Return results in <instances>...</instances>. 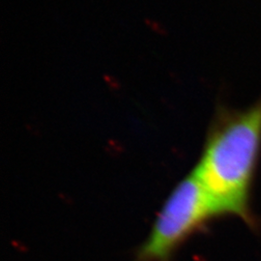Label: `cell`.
<instances>
[{
    "label": "cell",
    "mask_w": 261,
    "mask_h": 261,
    "mask_svg": "<svg viewBox=\"0 0 261 261\" xmlns=\"http://www.w3.org/2000/svg\"><path fill=\"white\" fill-rule=\"evenodd\" d=\"M260 155L261 97L246 110L217 112L193 172L218 217L254 224L251 197Z\"/></svg>",
    "instance_id": "cell-1"
},
{
    "label": "cell",
    "mask_w": 261,
    "mask_h": 261,
    "mask_svg": "<svg viewBox=\"0 0 261 261\" xmlns=\"http://www.w3.org/2000/svg\"><path fill=\"white\" fill-rule=\"evenodd\" d=\"M218 217L205 190L192 171L166 199L136 261H169L181 244Z\"/></svg>",
    "instance_id": "cell-2"
}]
</instances>
